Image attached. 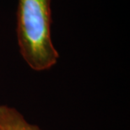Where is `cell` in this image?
Here are the masks:
<instances>
[{
    "mask_svg": "<svg viewBox=\"0 0 130 130\" xmlns=\"http://www.w3.org/2000/svg\"><path fill=\"white\" fill-rule=\"evenodd\" d=\"M0 130H41L29 123L16 108L0 105Z\"/></svg>",
    "mask_w": 130,
    "mask_h": 130,
    "instance_id": "7a4b0ae2",
    "label": "cell"
},
{
    "mask_svg": "<svg viewBox=\"0 0 130 130\" xmlns=\"http://www.w3.org/2000/svg\"><path fill=\"white\" fill-rule=\"evenodd\" d=\"M51 0H19L17 41L20 55L30 69L45 71L57 63L59 53L51 36Z\"/></svg>",
    "mask_w": 130,
    "mask_h": 130,
    "instance_id": "6da1fadb",
    "label": "cell"
}]
</instances>
